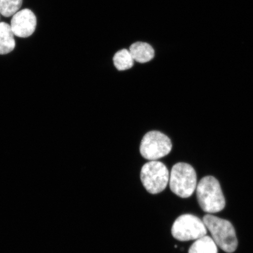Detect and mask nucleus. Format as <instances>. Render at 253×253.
Listing matches in <instances>:
<instances>
[{"label":"nucleus","instance_id":"obj_3","mask_svg":"<svg viewBox=\"0 0 253 253\" xmlns=\"http://www.w3.org/2000/svg\"><path fill=\"white\" fill-rule=\"evenodd\" d=\"M169 183L174 194L182 198H189L197 189V173L189 164L177 163L169 174Z\"/></svg>","mask_w":253,"mask_h":253},{"label":"nucleus","instance_id":"obj_4","mask_svg":"<svg viewBox=\"0 0 253 253\" xmlns=\"http://www.w3.org/2000/svg\"><path fill=\"white\" fill-rule=\"evenodd\" d=\"M169 173L165 164L158 161L145 164L141 170V181L151 194H158L166 189L169 183Z\"/></svg>","mask_w":253,"mask_h":253},{"label":"nucleus","instance_id":"obj_8","mask_svg":"<svg viewBox=\"0 0 253 253\" xmlns=\"http://www.w3.org/2000/svg\"><path fill=\"white\" fill-rule=\"evenodd\" d=\"M134 61L144 63L154 58L155 52L150 44L137 42L132 44L129 50Z\"/></svg>","mask_w":253,"mask_h":253},{"label":"nucleus","instance_id":"obj_6","mask_svg":"<svg viewBox=\"0 0 253 253\" xmlns=\"http://www.w3.org/2000/svg\"><path fill=\"white\" fill-rule=\"evenodd\" d=\"M172 148L171 141L168 136L160 131H151L142 138L140 151L145 159L157 161L169 154Z\"/></svg>","mask_w":253,"mask_h":253},{"label":"nucleus","instance_id":"obj_5","mask_svg":"<svg viewBox=\"0 0 253 253\" xmlns=\"http://www.w3.org/2000/svg\"><path fill=\"white\" fill-rule=\"evenodd\" d=\"M172 236L181 242L198 240L207 235V229L203 220L195 215L185 214L180 216L173 223Z\"/></svg>","mask_w":253,"mask_h":253},{"label":"nucleus","instance_id":"obj_7","mask_svg":"<svg viewBox=\"0 0 253 253\" xmlns=\"http://www.w3.org/2000/svg\"><path fill=\"white\" fill-rule=\"evenodd\" d=\"M37 18L29 9H24L15 13L11 21V27L15 36L27 38L36 30Z\"/></svg>","mask_w":253,"mask_h":253},{"label":"nucleus","instance_id":"obj_11","mask_svg":"<svg viewBox=\"0 0 253 253\" xmlns=\"http://www.w3.org/2000/svg\"><path fill=\"white\" fill-rule=\"evenodd\" d=\"M134 60L127 49L119 50L113 58L114 65L119 71H126L133 66Z\"/></svg>","mask_w":253,"mask_h":253},{"label":"nucleus","instance_id":"obj_10","mask_svg":"<svg viewBox=\"0 0 253 253\" xmlns=\"http://www.w3.org/2000/svg\"><path fill=\"white\" fill-rule=\"evenodd\" d=\"M188 253H217V247L212 238L206 235L196 240Z\"/></svg>","mask_w":253,"mask_h":253},{"label":"nucleus","instance_id":"obj_9","mask_svg":"<svg viewBox=\"0 0 253 253\" xmlns=\"http://www.w3.org/2000/svg\"><path fill=\"white\" fill-rule=\"evenodd\" d=\"M11 25L0 23V55H5L14 50L15 42Z\"/></svg>","mask_w":253,"mask_h":253},{"label":"nucleus","instance_id":"obj_1","mask_svg":"<svg viewBox=\"0 0 253 253\" xmlns=\"http://www.w3.org/2000/svg\"><path fill=\"white\" fill-rule=\"evenodd\" d=\"M197 196L198 203L205 212H219L225 207V199L220 183L212 176L201 179L197 186Z\"/></svg>","mask_w":253,"mask_h":253},{"label":"nucleus","instance_id":"obj_12","mask_svg":"<svg viewBox=\"0 0 253 253\" xmlns=\"http://www.w3.org/2000/svg\"><path fill=\"white\" fill-rule=\"evenodd\" d=\"M23 0H0V13L5 17L14 15L21 7Z\"/></svg>","mask_w":253,"mask_h":253},{"label":"nucleus","instance_id":"obj_2","mask_svg":"<svg viewBox=\"0 0 253 253\" xmlns=\"http://www.w3.org/2000/svg\"><path fill=\"white\" fill-rule=\"evenodd\" d=\"M203 221L214 242L221 250L227 253L236 251L238 241L235 228L229 221L207 214L204 217Z\"/></svg>","mask_w":253,"mask_h":253}]
</instances>
